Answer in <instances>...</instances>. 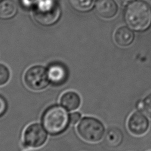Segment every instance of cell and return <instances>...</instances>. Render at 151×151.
Instances as JSON below:
<instances>
[{
    "mask_svg": "<svg viewBox=\"0 0 151 151\" xmlns=\"http://www.w3.org/2000/svg\"><path fill=\"white\" fill-rule=\"evenodd\" d=\"M95 7L97 14L104 18H112L117 12V5L113 0H97Z\"/></svg>",
    "mask_w": 151,
    "mask_h": 151,
    "instance_id": "obj_9",
    "label": "cell"
},
{
    "mask_svg": "<svg viewBox=\"0 0 151 151\" xmlns=\"http://www.w3.org/2000/svg\"><path fill=\"white\" fill-rule=\"evenodd\" d=\"M136 108L139 111L143 110V100H139L137 103Z\"/></svg>",
    "mask_w": 151,
    "mask_h": 151,
    "instance_id": "obj_20",
    "label": "cell"
},
{
    "mask_svg": "<svg viewBox=\"0 0 151 151\" xmlns=\"http://www.w3.org/2000/svg\"><path fill=\"white\" fill-rule=\"evenodd\" d=\"M10 78V71L4 64H0V86L8 83Z\"/></svg>",
    "mask_w": 151,
    "mask_h": 151,
    "instance_id": "obj_15",
    "label": "cell"
},
{
    "mask_svg": "<svg viewBox=\"0 0 151 151\" xmlns=\"http://www.w3.org/2000/svg\"><path fill=\"white\" fill-rule=\"evenodd\" d=\"M60 103L65 109L68 111H73L80 107L81 99L77 93L69 91L64 93L61 96Z\"/></svg>",
    "mask_w": 151,
    "mask_h": 151,
    "instance_id": "obj_10",
    "label": "cell"
},
{
    "mask_svg": "<svg viewBox=\"0 0 151 151\" xmlns=\"http://www.w3.org/2000/svg\"><path fill=\"white\" fill-rule=\"evenodd\" d=\"M17 7L12 0H2L0 1V18L9 19L16 14Z\"/></svg>",
    "mask_w": 151,
    "mask_h": 151,
    "instance_id": "obj_13",
    "label": "cell"
},
{
    "mask_svg": "<svg viewBox=\"0 0 151 151\" xmlns=\"http://www.w3.org/2000/svg\"><path fill=\"white\" fill-rule=\"evenodd\" d=\"M42 122L48 133L51 135H58L67 128L70 117L63 107L54 105L45 111L42 117Z\"/></svg>",
    "mask_w": 151,
    "mask_h": 151,
    "instance_id": "obj_2",
    "label": "cell"
},
{
    "mask_svg": "<svg viewBox=\"0 0 151 151\" xmlns=\"http://www.w3.org/2000/svg\"><path fill=\"white\" fill-rule=\"evenodd\" d=\"M50 81L54 85L63 84L68 77V71L66 67L61 63L51 64L47 69Z\"/></svg>",
    "mask_w": 151,
    "mask_h": 151,
    "instance_id": "obj_8",
    "label": "cell"
},
{
    "mask_svg": "<svg viewBox=\"0 0 151 151\" xmlns=\"http://www.w3.org/2000/svg\"><path fill=\"white\" fill-rule=\"evenodd\" d=\"M123 139L122 131L117 127H113L108 130L105 136V142L109 147H116L122 143Z\"/></svg>",
    "mask_w": 151,
    "mask_h": 151,
    "instance_id": "obj_12",
    "label": "cell"
},
{
    "mask_svg": "<svg viewBox=\"0 0 151 151\" xmlns=\"http://www.w3.org/2000/svg\"><path fill=\"white\" fill-rule=\"evenodd\" d=\"M60 15V8L55 0H40L34 13L35 19L45 26L55 23Z\"/></svg>",
    "mask_w": 151,
    "mask_h": 151,
    "instance_id": "obj_4",
    "label": "cell"
},
{
    "mask_svg": "<svg viewBox=\"0 0 151 151\" xmlns=\"http://www.w3.org/2000/svg\"><path fill=\"white\" fill-rule=\"evenodd\" d=\"M149 127V119L141 111L138 110L133 113L128 119L127 128L130 132L135 136L145 134Z\"/></svg>",
    "mask_w": 151,
    "mask_h": 151,
    "instance_id": "obj_7",
    "label": "cell"
},
{
    "mask_svg": "<svg viewBox=\"0 0 151 151\" xmlns=\"http://www.w3.org/2000/svg\"><path fill=\"white\" fill-rule=\"evenodd\" d=\"M73 8L78 12H84L89 11L93 5L94 0H68Z\"/></svg>",
    "mask_w": 151,
    "mask_h": 151,
    "instance_id": "obj_14",
    "label": "cell"
},
{
    "mask_svg": "<svg viewBox=\"0 0 151 151\" xmlns=\"http://www.w3.org/2000/svg\"><path fill=\"white\" fill-rule=\"evenodd\" d=\"M143 111L151 118V93L147 95L143 100Z\"/></svg>",
    "mask_w": 151,
    "mask_h": 151,
    "instance_id": "obj_16",
    "label": "cell"
},
{
    "mask_svg": "<svg viewBox=\"0 0 151 151\" xmlns=\"http://www.w3.org/2000/svg\"><path fill=\"white\" fill-rule=\"evenodd\" d=\"M46 130L38 123L29 125L23 134V143L25 147L38 148L42 146L47 139Z\"/></svg>",
    "mask_w": 151,
    "mask_h": 151,
    "instance_id": "obj_6",
    "label": "cell"
},
{
    "mask_svg": "<svg viewBox=\"0 0 151 151\" xmlns=\"http://www.w3.org/2000/svg\"><path fill=\"white\" fill-rule=\"evenodd\" d=\"M81 116V115L79 112L76 111L72 113L70 115V123H71L72 124H76L80 120Z\"/></svg>",
    "mask_w": 151,
    "mask_h": 151,
    "instance_id": "obj_18",
    "label": "cell"
},
{
    "mask_svg": "<svg viewBox=\"0 0 151 151\" xmlns=\"http://www.w3.org/2000/svg\"><path fill=\"white\" fill-rule=\"evenodd\" d=\"M124 19L129 28L136 31H144L151 25V7L143 1H134L125 10Z\"/></svg>",
    "mask_w": 151,
    "mask_h": 151,
    "instance_id": "obj_1",
    "label": "cell"
},
{
    "mask_svg": "<svg viewBox=\"0 0 151 151\" xmlns=\"http://www.w3.org/2000/svg\"><path fill=\"white\" fill-rule=\"evenodd\" d=\"M24 81L30 90H42L48 86L50 82L47 70L40 65L32 66L25 71Z\"/></svg>",
    "mask_w": 151,
    "mask_h": 151,
    "instance_id": "obj_5",
    "label": "cell"
},
{
    "mask_svg": "<svg viewBox=\"0 0 151 151\" xmlns=\"http://www.w3.org/2000/svg\"><path fill=\"white\" fill-rule=\"evenodd\" d=\"M79 136L88 142H98L105 134V127L101 121L93 117H85L77 126Z\"/></svg>",
    "mask_w": 151,
    "mask_h": 151,
    "instance_id": "obj_3",
    "label": "cell"
},
{
    "mask_svg": "<svg viewBox=\"0 0 151 151\" xmlns=\"http://www.w3.org/2000/svg\"><path fill=\"white\" fill-rule=\"evenodd\" d=\"M8 107V104L6 100L1 96H0V117L3 116Z\"/></svg>",
    "mask_w": 151,
    "mask_h": 151,
    "instance_id": "obj_17",
    "label": "cell"
},
{
    "mask_svg": "<svg viewBox=\"0 0 151 151\" xmlns=\"http://www.w3.org/2000/svg\"><path fill=\"white\" fill-rule=\"evenodd\" d=\"M117 2L122 6H127L130 3L136 0H117Z\"/></svg>",
    "mask_w": 151,
    "mask_h": 151,
    "instance_id": "obj_19",
    "label": "cell"
},
{
    "mask_svg": "<svg viewBox=\"0 0 151 151\" xmlns=\"http://www.w3.org/2000/svg\"><path fill=\"white\" fill-rule=\"evenodd\" d=\"M0 1H1V0H0Z\"/></svg>",
    "mask_w": 151,
    "mask_h": 151,
    "instance_id": "obj_21",
    "label": "cell"
},
{
    "mask_svg": "<svg viewBox=\"0 0 151 151\" xmlns=\"http://www.w3.org/2000/svg\"><path fill=\"white\" fill-rule=\"evenodd\" d=\"M134 40V34L129 28L122 27L118 28L114 34V40L117 45L126 47L132 43Z\"/></svg>",
    "mask_w": 151,
    "mask_h": 151,
    "instance_id": "obj_11",
    "label": "cell"
}]
</instances>
